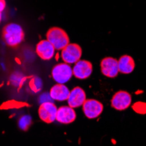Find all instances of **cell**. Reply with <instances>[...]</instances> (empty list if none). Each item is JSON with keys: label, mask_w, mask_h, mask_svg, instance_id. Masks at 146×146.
Listing matches in <instances>:
<instances>
[{"label": "cell", "mask_w": 146, "mask_h": 146, "mask_svg": "<svg viewBox=\"0 0 146 146\" xmlns=\"http://www.w3.org/2000/svg\"><path fill=\"white\" fill-rule=\"evenodd\" d=\"M2 37L5 43L11 46L16 47L25 39V33L22 26L16 23H10L5 25L2 31Z\"/></svg>", "instance_id": "6da1fadb"}, {"label": "cell", "mask_w": 146, "mask_h": 146, "mask_svg": "<svg viewBox=\"0 0 146 146\" xmlns=\"http://www.w3.org/2000/svg\"><path fill=\"white\" fill-rule=\"evenodd\" d=\"M46 39L51 42V44L54 46L56 50L59 51H61L70 43L69 36L67 32L60 27H57V26L52 27L47 31Z\"/></svg>", "instance_id": "7a4b0ae2"}, {"label": "cell", "mask_w": 146, "mask_h": 146, "mask_svg": "<svg viewBox=\"0 0 146 146\" xmlns=\"http://www.w3.org/2000/svg\"><path fill=\"white\" fill-rule=\"evenodd\" d=\"M73 68L66 62L55 65L52 70V77L56 83L65 84L69 82L73 76Z\"/></svg>", "instance_id": "3957f363"}, {"label": "cell", "mask_w": 146, "mask_h": 146, "mask_svg": "<svg viewBox=\"0 0 146 146\" xmlns=\"http://www.w3.org/2000/svg\"><path fill=\"white\" fill-rule=\"evenodd\" d=\"M82 55V49L80 45L75 43H69L61 50L62 60L68 64H74L81 60Z\"/></svg>", "instance_id": "277c9868"}, {"label": "cell", "mask_w": 146, "mask_h": 146, "mask_svg": "<svg viewBox=\"0 0 146 146\" xmlns=\"http://www.w3.org/2000/svg\"><path fill=\"white\" fill-rule=\"evenodd\" d=\"M58 108L52 102L40 103L38 108V116L46 123H52L56 120Z\"/></svg>", "instance_id": "5b68a950"}, {"label": "cell", "mask_w": 146, "mask_h": 146, "mask_svg": "<svg viewBox=\"0 0 146 146\" xmlns=\"http://www.w3.org/2000/svg\"><path fill=\"white\" fill-rule=\"evenodd\" d=\"M82 110L85 116L88 119H96L103 111V105L101 102L95 99H87L82 105Z\"/></svg>", "instance_id": "8992f818"}, {"label": "cell", "mask_w": 146, "mask_h": 146, "mask_svg": "<svg viewBox=\"0 0 146 146\" xmlns=\"http://www.w3.org/2000/svg\"><path fill=\"white\" fill-rule=\"evenodd\" d=\"M131 96L126 91H118L113 96L111 99V106L116 110L123 111L127 110L131 105Z\"/></svg>", "instance_id": "52a82bcc"}, {"label": "cell", "mask_w": 146, "mask_h": 146, "mask_svg": "<svg viewBox=\"0 0 146 146\" xmlns=\"http://www.w3.org/2000/svg\"><path fill=\"white\" fill-rule=\"evenodd\" d=\"M93 72V65L86 60H80L73 67V74L80 80H85L91 76Z\"/></svg>", "instance_id": "ba28073f"}, {"label": "cell", "mask_w": 146, "mask_h": 146, "mask_svg": "<svg viewBox=\"0 0 146 146\" xmlns=\"http://www.w3.org/2000/svg\"><path fill=\"white\" fill-rule=\"evenodd\" d=\"M102 74L108 78H115L118 75V60L113 57H106L101 61Z\"/></svg>", "instance_id": "9c48e42d"}, {"label": "cell", "mask_w": 146, "mask_h": 146, "mask_svg": "<svg viewBox=\"0 0 146 146\" xmlns=\"http://www.w3.org/2000/svg\"><path fill=\"white\" fill-rule=\"evenodd\" d=\"M55 48L47 39H42L36 46V54L43 60H50L54 58Z\"/></svg>", "instance_id": "30bf717a"}, {"label": "cell", "mask_w": 146, "mask_h": 146, "mask_svg": "<svg viewBox=\"0 0 146 146\" xmlns=\"http://www.w3.org/2000/svg\"><path fill=\"white\" fill-rule=\"evenodd\" d=\"M86 100H87V96L84 89L82 88L81 87H75L69 93V96L68 98V103L70 107L76 109V108L82 107V105Z\"/></svg>", "instance_id": "8fae6325"}, {"label": "cell", "mask_w": 146, "mask_h": 146, "mask_svg": "<svg viewBox=\"0 0 146 146\" xmlns=\"http://www.w3.org/2000/svg\"><path fill=\"white\" fill-rule=\"evenodd\" d=\"M76 112L70 106H62L58 108L56 121L62 124H69L75 121Z\"/></svg>", "instance_id": "7c38bea8"}, {"label": "cell", "mask_w": 146, "mask_h": 146, "mask_svg": "<svg viewBox=\"0 0 146 146\" xmlns=\"http://www.w3.org/2000/svg\"><path fill=\"white\" fill-rule=\"evenodd\" d=\"M49 93L52 101L64 102V101H68L70 91L65 84L56 83L54 86H52L51 88Z\"/></svg>", "instance_id": "4fadbf2b"}, {"label": "cell", "mask_w": 146, "mask_h": 146, "mask_svg": "<svg viewBox=\"0 0 146 146\" xmlns=\"http://www.w3.org/2000/svg\"><path fill=\"white\" fill-rule=\"evenodd\" d=\"M135 60L129 55H123L118 60L119 73L123 74H129L135 69Z\"/></svg>", "instance_id": "5bb4252c"}, {"label": "cell", "mask_w": 146, "mask_h": 146, "mask_svg": "<svg viewBox=\"0 0 146 146\" xmlns=\"http://www.w3.org/2000/svg\"><path fill=\"white\" fill-rule=\"evenodd\" d=\"M29 88L33 93H38L42 88V81L38 77H33L29 82Z\"/></svg>", "instance_id": "9a60e30c"}, {"label": "cell", "mask_w": 146, "mask_h": 146, "mask_svg": "<svg viewBox=\"0 0 146 146\" xmlns=\"http://www.w3.org/2000/svg\"><path fill=\"white\" fill-rule=\"evenodd\" d=\"M31 124H32V118L30 115H23L19 118V127L22 130H27L29 129V127L31 126Z\"/></svg>", "instance_id": "2e32d148"}, {"label": "cell", "mask_w": 146, "mask_h": 146, "mask_svg": "<svg viewBox=\"0 0 146 146\" xmlns=\"http://www.w3.org/2000/svg\"><path fill=\"white\" fill-rule=\"evenodd\" d=\"M133 109L136 112L140 114H146V103L138 102L133 105Z\"/></svg>", "instance_id": "e0dca14e"}, {"label": "cell", "mask_w": 146, "mask_h": 146, "mask_svg": "<svg viewBox=\"0 0 146 146\" xmlns=\"http://www.w3.org/2000/svg\"><path fill=\"white\" fill-rule=\"evenodd\" d=\"M39 102L40 103H44V102H52V99L50 96V93H43V94L39 96Z\"/></svg>", "instance_id": "ac0fdd59"}, {"label": "cell", "mask_w": 146, "mask_h": 146, "mask_svg": "<svg viewBox=\"0 0 146 146\" xmlns=\"http://www.w3.org/2000/svg\"><path fill=\"white\" fill-rule=\"evenodd\" d=\"M5 6H6L5 0H0V12L4 11V10L5 9Z\"/></svg>", "instance_id": "d6986e66"}, {"label": "cell", "mask_w": 146, "mask_h": 146, "mask_svg": "<svg viewBox=\"0 0 146 146\" xmlns=\"http://www.w3.org/2000/svg\"><path fill=\"white\" fill-rule=\"evenodd\" d=\"M2 21V12H0V23Z\"/></svg>", "instance_id": "ffe728a7"}]
</instances>
